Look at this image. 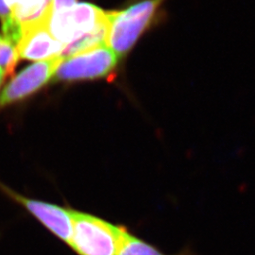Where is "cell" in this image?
<instances>
[{
    "mask_svg": "<svg viewBox=\"0 0 255 255\" xmlns=\"http://www.w3.org/2000/svg\"><path fill=\"white\" fill-rule=\"evenodd\" d=\"M47 26L55 39L66 46V57L106 45L107 11L89 3H78L70 9L49 14Z\"/></svg>",
    "mask_w": 255,
    "mask_h": 255,
    "instance_id": "1",
    "label": "cell"
},
{
    "mask_svg": "<svg viewBox=\"0 0 255 255\" xmlns=\"http://www.w3.org/2000/svg\"><path fill=\"white\" fill-rule=\"evenodd\" d=\"M164 0H143L126 9L107 11L106 46L119 59L134 47L154 18Z\"/></svg>",
    "mask_w": 255,
    "mask_h": 255,
    "instance_id": "2",
    "label": "cell"
},
{
    "mask_svg": "<svg viewBox=\"0 0 255 255\" xmlns=\"http://www.w3.org/2000/svg\"><path fill=\"white\" fill-rule=\"evenodd\" d=\"M69 247L78 255H117L122 225L72 208Z\"/></svg>",
    "mask_w": 255,
    "mask_h": 255,
    "instance_id": "3",
    "label": "cell"
},
{
    "mask_svg": "<svg viewBox=\"0 0 255 255\" xmlns=\"http://www.w3.org/2000/svg\"><path fill=\"white\" fill-rule=\"evenodd\" d=\"M119 58L106 45L97 46L64 59L54 75L55 81H83L109 76L117 68Z\"/></svg>",
    "mask_w": 255,
    "mask_h": 255,
    "instance_id": "4",
    "label": "cell"
},
{
    "mask_svg": "<svg viewBox=\"0 0 255 255\" xmlns=\"http://www.w3.org/2000/svg\"><path fill=\"white\" fill-rule=\"evenodd\" d=\"M0 191L27 210L52 235L69 246L72 237V208L28 198L0 182Z\"/></svg>",
    "mask_w": 255,
    "mask_h": 255,
    "instance_id": "5",
    "label": "cell"
},
{
    "mask_svg": "<svg viewBox=\"0 0 255 255\" xmlns=\"http://www.w3.org/2000/svg\"><path fill=\"white\" fill-rule=\"evenodd\" d=\"M49 13L39 20L21 26V37L16 45L19 58L28 61L61 57L64 46L56 40L47 26Z\"/></svg>",
    "mask_w": 255,
    "mask_h": 255,
    "instance_id": "6",
    "label": "cell"
},
{
    "mask_svg": "<svg viewBox=\"0 0 255 255\" xmlns=\"http://www.w3.org/2000/svg\"><path fill=\"white\" fill-rule=\"evenodd\" d=\"M63 58L56 57L28 66L5 87L0 95V107L16 102L43 87L53 77Z\"/></svg>",
    "mask_w": 255,
    "mask_h": 255,
    "instance_id": "7",
    "label": "cell"
},
{
    "mask_svg": "<svg viewBox=\"0 0 255 255\" xmlns=\"http://www.w3.org/2000/svg\"><path fill=\"white\" fill-rule=\"evenodd\" d=\"M51 0H7L12 18L20 26L42 18Z\"/></svg>",
    "mask_w": 255,
    "mask_h": 255,
    "instance_id": "8",
    "label": "cell"
},
{
    "mask_svg": "<svg viewBox=\"0 0 255 255\" xmlns=\"http://www.w3.org/2000/svg\"><path fill=\"white\" fill-rule=\"evenodd\" d=\"M117 255H167L152 244L133 235L126 227H122ZM177 255H188L180 254Z\"/></svg>",
    "mask_w": 255,
    "mask_h": 255,
    "instance_id": "9",
    "label": "cell"
},
{
    "mask_svg": "<svg viewBox=\"0 0 255 255\" xmlns=\"http://www.w3.org/2000/svg\"><path fill=\"white\" fill-rule=\"evenodd\" d=\"M19 59L16 45L2 35L0 40V68L3 70L5 77L13 74Z\"/></svg>",
    "mask_w": 255,
    "mask_h": 255,
    "instance_id": "10",
    "label": "cell"
},
{
    "mask_svg": "<svg viewBox=\"0 0 255 255\" xmlns=\"http://www.w3.org/2000/svg\"><path fill=\"white\" fill-rule=\"evenodd\" d=\"M0 18L3 23V30L12 27L15 23V20L12 18L11 10L9 9L7 0H0Z\"/></svg>",
    "mask_w": 255,
    "mask_h": 255,
    "instance_id": "11",
    "label": "cell"
},
{
    "mask_svg": "<svg viewBox=\"0 0 255 255\" xmlns=\"http://www.w3.org/2000/svg\"><path fill=\"white\" fill-rule=\"evenodd\" d=\"M76 4V0H51L47 10L49 13H57L72 8Z\"/></svg>",
    "mask_w": 255,
    "mask_h": 255,
    "instance_id": "12",
    "label": "cell"
},
{
    "mask_svg": "<svg viewBox=\"0 0 255 255\" xmlns=\"http://www.w3.org/2000/svg\"><path fill=\"white\" fill-rule=\"evenodd\" d=\"M4 79H5V74L3 72V70L0 68V85H1V83L3 82Z\"/></svg>",
    "mask_w": 255,
    "mask_h": 255,
    "instance_id": "13",
    "label": "cell"
},
{
    "mask_svg": "<svg viewBox=\"0 0 255 255\" xmlns=\"http://www.w3.org/2000/svg\"><path fill=\"white\" fill-rule=\"evenodd\" d=\"M1 38H2V35H0V40H1Z\"/></svg>",
    "mask_w": 255,
    "mask_h": 255,
    "instance_id": "14",
    "label": "cell"
}]
</instances>
